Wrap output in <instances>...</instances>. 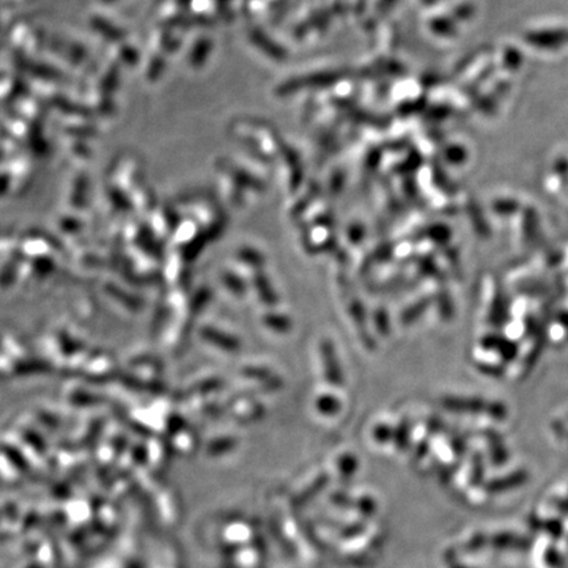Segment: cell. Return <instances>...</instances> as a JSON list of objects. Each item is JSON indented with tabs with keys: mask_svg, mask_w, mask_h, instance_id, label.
Masks as SVG:
<instances>
[]
</instances>
